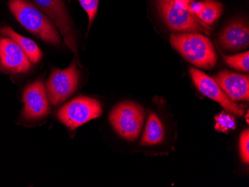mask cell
<instances>
[{"label":"cell","mask_w":249,"mask_h":187,"mask_svg":"<svg viewBox=\"0 0 249 187\" xmlns=\"http://www.w3.org/2000/svg\"><path fill=\"white\" fill-rule=\"evenodd\" d=\"M173 48L193 65L211 69L216 65L217 54L211 40L201 33H178L170 37Z\"/></svg>","instance_id":"cell-1"},{"label":"cell","mask_w":249,"mask_h":187,"mask_svg":"<svg viewBox=\"0 0 249 187\" xmlns=\"http://www.w3.org/2000/svg\"><path fill=\"white\" fill-rule=\"evenodd\" d=\"M8 5L11 14L26 30L43 41L54 45L61 44V37L55 26L37 7L28 0H11Z\"/></svg>","instance_id":"cell-2"},{"label":"cell","mask_w":249,"mask_h":187,"mask_svg":"<svg viewBox=\"0 0 249 187\" xmlns=\"http://www.w3.org/2000/svg\"><path fill=\"white\" fill-rule=\"evenodd\" d=\"M160 16L170 30L178 33L211 34L213 29L190 12L189 4L182 0H155Z\"/></svg>","instance_id":"cell-3"},{"label":"cell","mask_w":249,"mask_h":187,"mask_svg":"<svg viewBox=\"0 0 249 187\" xmlns=\"http://www.w3.org/2000/svg\"><path fill=\"white\" fill-rule=\"evenodd\" d=\"M145 118L143 108L139 104L124 102L116 106L110 114V122L117 133L128 141L138 139Z\"/></svg>","instance_id":"cell-4"},{"label":"cell","mask_w":249,"mask_h":187,"mask_svg":"<svg viewBox=\"0 0 249 187\" xmlns=\"http://www.w3.org/2000/svg\"><path fill=\"white\" fill-rule=\"evenodd\" d=\"M103 106L98 100L86 96L77 97L63 106L58 112L60 121L74 130L100 117Z\"/></svg>","instance_id":"cell-5"},{"label":"cell","mask_w":249,"mask_h":187,"mask_svg":"<svg viewBox=\"0 0 249 187\" xmlns=\"http://www.w3.org/2000/svg\"><path fill=\"white\" fill-rule=\"evenodd\" d=\"M79 71L75 62L65 69H54L47 83V93L53 105L64 102L78 87Z\"/></svg>","instance_id":"cell-6"},{"label":"cell","mask_w":249,"mask_h":187,"mask_svg":"<svg viewBox=\"0 0 249 187\" xmlns=\"http://www.w3.org/2000/svg\"><path fill=\"white\" fill-rule=\"evenodd\" d=\"M192 80L197 89L207 97L219 103L225 111L236 117H243L246 106L239 104L228 97L218 84L213 79L208 76L205 72L194 68H190Z\"/></svg>","instance_id":"cell-7"},{"label":"cell","mask_w":249,"mask_h":187,"mask_svg":"<svg viewBox=\"0 0 249 187\" xmlns=\"http://www.w3.org/2000/svg\"><path fill=\"white\" fill-rule=\"evenodd\" d=\"M40 10L47 14L59 29L67 47L76 53V41L72 22L63 0H34Z\"/></svg>","instance_id":"cell-8"},{"label":"cell","mask_w":249,"mask_h":187,"mask_svg":"<svg viewBox=\"0 0 249 187\" xmlns=\"http://www.w3.org/2000/svg\"><path fill=\"white\" fill-rule=\"evenodd\" d=\"M24 107L22 117L27 121H36L47 117L50 113V102L47 90L41 80L29 85L23 93Z\"/></svg>","instance_id":"cell-9"},{"label":"cell","mask_w":249,"mask_h":187,"mask_svg":"<svg viewBox=\"0 0 249 187\" xmlns=\"http://www.w3.org/2000/svg\"><path fill=\"white\" fill-rule=\"evenodd\" d=\"M0 64L7 70L25 73L31 69V61L16 42L9 37L0 38Z\"/></svg>","instance_id":"cell-10"},{"label":"cell","mask_w":249,"mask_h":187,"mask_svg":"<svg viewBox=\"0 0 249 187\" xmlns=\"http://www.w3.org/2000/svg\"><path fill=\"white\" fill-rule=\"evenodd\" d=\"M213 79L231 101L249 102V75L222 70Z\"/></svg>","instance_id":"cell-11"},{"label":"cell","mask_w":249,"mask_h":187,"mask_svg":"<svg viewBox=\"0 0 249 187\" xmlns=\"http://www.w3.org/2000/svg\"><path fill=\"white\" fill-rule=\"evenodd\" d=\"M219 43L224 50L235 51L247 49L249 45V27L247 22L236 19L222 30Z\"/></svg>","instance_id":"cell-12"},{"label":"cell","mask_w":249,"mask_h":187,"mask_svg":"<svg viewBox=\"0 0 249 187\" xmlns=\"http://www.w3.org/2000/svg\"><path fill=\"white\" fill-rule=\"evenodd\" d=\"M0 34L3 37H9L16 42L22 51L27 55L31 62L37 64L43 57L41 50L33 40L18 34L11 28L5 26L0 30Z\"/></svg>","instance_id":"cell-13"},{"label":"cell","mask_w":249,"mask_h":187,"mask_svg":"<svg viewBox=\"0 0 249 187\" xmlns=\"http://www.w3.org/2000/svg\"><path fill=\"white\" fill-rule=\"evenodd\" d=\"M164 139V129L160 119L154 113L149 114L147 120L141 145L143 146H155Z\"/></svg>","instance_id":"cell-14"},{"label":"cell","mask_w":249,"mask_h":187,"mask_svg":"<svg viewBox=\"0 0 249 187\" xmlns=\"http://www.w3.org/2000/svg\"><path fill=\"white\" fill-rule=\"evenodd\" d=\"M222 13V5L216 0H204V8L197 15L200 20L207 25L213 24Z\"/></svg>","instance_id":"cell-15"},{"label":"cell","mask_w":249,"mask_h":187,"mask_svg":"<svg viewBox=\"0 0 249 187\" xmlns=\"http://www.w3.org/2000/svg\"><path fill=\"white\" fill-rule=\"evenodd\" d=\"M223 59L225 64H227L231 68L242 72H249V51L234 55H223Z\"/></svg>","instance_id":"cell-16"},{"label":"cell","mask_w":249,"mask_h":187,"mask_svg":"<svg viewBox=\"0 0 249 187\" xmlns=\"http://www.w3.org/2000/svg\"><path fill=\"white\" fill-rule=\"evenodd\" d=\"M215 128L221 132H227L229 130L235 129L236 122L234 118L231 114L223 112L216 117Z\"/></svg>","instance_id":"cell-17"},{"label":"cell","mask_w":249,"mask_h":187,"mask_svg":"<svg viewBox=\"0 0 249 187\" xmlns=\"http://www.w3.org/2000/svg\"><path fill=\"white\" fill-rule=\"evenodd\" d=\"M89 18V29L96 17L99 6V0H78Z\"/></svg>","instance_id":"cell-18"},{"label":"cell","mask_w":249,"mask_h":187,"mask_svg":"<svg viewBox=\"0 0 249 187\" xmlns=\"http://www.w3.org/2000/svg\"><path fill=\"white\" fill-rule=\"evenodd\" d=\"M240 153L243 163H249V131L245 130L240 138Z\"/></svg>","instance_id":"cell-19"},{"label":"cell","mask_w":249,"mask_h":187,"mask_svg":"<svg viewBox=\"0 0 249 187\" xmlns=\"http://www.w3.org/2000/svg\"><path fill=\"white\" fill-rule=\"evenodd\" d=\"M182 1H184L186 3L189 4L190 2H191L192 1H194V0H182Z\"/></svg>","instance_id":"cell-20"}]
</instances>
